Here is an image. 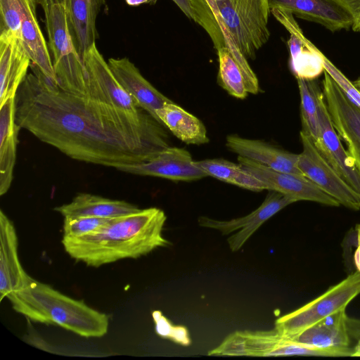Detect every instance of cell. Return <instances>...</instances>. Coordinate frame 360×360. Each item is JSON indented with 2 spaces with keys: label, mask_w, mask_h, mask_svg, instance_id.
<instances>
[{
  "label": "cell",
  "mask_w": 360,
  "mask_h": 360,
  "mask_svg": "<svg viewBox=\"0 0 360 360\" xmlns=\"http://www.w3.org/2000/svg\"><path fill=\"white\" fill-rule=\"evenodd\" d=\"M353 348L354 352L352 356H360V339L357 341Z\"/></svg>",
  "instance_id": "cell-38"
},
{
  "label": "cell",
  "mask_w": 360,
  "mask_h": 360,
  "mask_svg": "<svg viewBox=\"0 0 360 360\" xmlns=\"http://www.w3.org/2000/svg\"><path fill=\"white\" fill-rule=\"evenodd\" d=\"M322 90L333 124L360 172V108L326 71Z\"/></svg>",
  "instance_id": "cell-11"
},
{
  "label": "cell",
  "mask_w": 360,
  "mask_h": 360,
  "mask_svg": "<svg viewBox=\"0 0 360 360\" xmlns=\"http://www.w3.org/2000/svg\"><path fill=\"white\" fill-rule=\"evenodd\" d=\"M15 98L0 107V195L9 190L16 160L18 134L20 129L15 122Z\"/></svg>",
  "instance_id": "cell-24"
},
{
  "label": "cell",
  "mask_w": 360,
  "mask_h": 360,
  "mask_svg": "<svg viewBox=\"0 0 360 360\" xmlns=\"http://www.w3.org/2000/svg\"><path fill=\"white\" fill-rule=\"evenodd\" d=\"M166 219L165 213L160 208L140 209L111 219L93 233L63 237L62 244L72 258L90 266L136 259L170 245L162 235Z\"/></svg>",
  "instance_id": "cell-2"
},
{
  "label": "cell",
  "mask_w": 360,
  "mask_h": 360,
  "mask_svg": "<svg viewBox=\"0 0 360 360\" xmlns=\"http://www.w3.org/2000/svg\"><path fill=\"white\" fill-rule=\"evenodd\" d=\"M31 63L19 39L13 35H0V107L8 99L15 98Z\"/></svg>",
  "instance_id": "cell-20"
},
{
  "label": "cell",
  "mask_w": 360,
  "mask_h": 360,
  "mask_svg": "<svg viewBox=\"0 0 360 360\" xmlns=\"http://www.w3.org/2000/svg\"><path fill=\"white\" fill-rule=\"evenodd\" d=\"M356 233V248L354 251V262L358 271L360 272V224L355 227Z\"/></svg>",
  "instance_id": "cell-36"
},
{
  "label": "cell",
  "mask_w": 360,
  "mask_h": 360,
  "mask_svg": "<svg viewBox=\"0 0 360 360\" xmlns=\"http://www.w3.org/2000/svg\"><path fill=\"white\" fill-rule=\"evenodd\" d=\"M54 210L64 217H94L116 218L140 209L124 200H111L90 193H79L73 200Z\"/></svg>",
  "instance_id": "cell-25"
},
{
  "label": "cell",
  "mask_w": 360,
  "mask_h": 360,
  "mask_svg": "<svg viewBox=\"0 0 360 360\" xmlns=\"http://www.w3.org/2000/svg\"><path fill=\"white\" fill-rule=\"evenodd\" d=\"M21 13L20 41L32 63L56 82L48 43L37 18V6L40 0H18Z\"/></svg>",
  "instance_id": "cell-23"
},
{
  "label": "cell",
  "mask_w": 360,
  "mask_h": 360,
  "mask_svg": "<svg viewBox=\"0 0 360 360\" xmlns=\"http://www.w3.org/2000/svg\"><path fill=\"white\" fill-rule=\"evenodd\" d=\"M324 69L340 86L347 96L360 108V91L326 56Z\"/></svg>",
  "instance_id": "cell-33"
},
{
  "label": "cell",
  "mask_w": 360,
  "mask_h": 360,
  "mask_svg": "<svg viewBox=\"0 0 360 360\" xmlns=\"http://www.w3.org/2000/svg\"><path fill=\"white\" fill-rule=\"evenodd\" d=\"M21 13L18 0H0V35L21 39Z\"/></svg>",
  "instance_id": "cell-30"
},
{
  "label": "cell",
  "mask_w": 360,
  "mask_h": 360,
  "mask_svg": "<svg viewBox=\"0 0 360 360\" xmlns=\"http://www.w3.org/2000/svg\"><path fill=\"white\" fill-rule=\"evenodd\" d=\"M117 169L136 175L174 181H193L207 176L196 165L188 150L172 146L147 162L122 166Z\"/></svg>",
  "instance_id": "cell-15"
},
{
  "label": "cell",
  "mask_w": 360,
  "mask_h": 360,
  "mask_svg": "<svg viewBox=\"0 0 360 360\" xmlns=\"http://www.w3.org/2000/svg\"><path fill=\"white\" fill-rule=\"evenodd\" d=\"M195 162L207 176H212L223 182L235 185L243 168L239 163L224 159H207Z\"/></svg>",
  "instance_id": "cell-29"
},
{
  "label": "cell",
  "mask_w": 360,
  "mask_h": 360,
  "mask_svg": "<svg viewBox=\"0 0 360 360\" xmlns=\"http://www.w3.org/2000/svg\"><path fill=\"white\" fill-rule=\"evenodd\" d=\"M238 161L244 169L262 181L268 191H278L296 201L309 200L333 207L340 205L305 176L277 171L239 156Z\"/></svg>",
  "instance_id": "cell-12"
},
{
  "label": "cell",
  "mask_w": 360,
  "mask_h": 360,
  "mask_svg": "<svg viewBox=\"0 0 360 360\" xmlns=\"http://www.w3.org/2000/svg\"><path fill=\"white\" fill-rule=\"evenodd\" d=\"M157 0H150V4H155Z\"/></svg>",
  "instance_id": "cell-40"
},
{
  "label": "cell",
  "mask_w": 360,
  "mask_h": 360,
  "mask_svg": "<svg viewBox=\"0 0 360 360\" xmlns=\"http://www.w3.org/2000/svg\"><path fill=\"white\" fill-rule=\"evenodd\" d=\"M360 336V321L349 318L345 309L337 311L292 338L321 348L349 347L351 338Z\"/></svg>",
  "instance_id": "cell-18"
},
{
  "label": "cell",
  "mask_w": 360,
  "mask_h": 360,
  "mask_svg": "<svg viewBox=\"0 0 360 360\" xmlns=\"http://www.w3.org/2000/svg\"><path fill=\"white\" fill-rule=\"evenodd\" d=\"M15 96V122L68 157L116 169L147 162L171 146L163 124L89 95L63 91L34 63Z\"/></svg>",
  "instance_id": "cell-1"
},
{
  "label": "cell",
  "mask_w": 360,
  "mask_h": 360,
  "mask_svg": "<svg viewBox=\"0 0 360 360\" xmlns=\"http://www.w3.org/2000/svg\"><path fill=\"white\" fill-rule=\"evenodd\" d=\"M108 63L119 84L136 104L160 122L156 111L172 101L153 86L128 58H111Z\"/></svg>",
  "instance_id": "cell-16"
},
{
  "label": "cell",
  "mask_w": 360,
  "mask_h": 360,
  "mask_svg": "<svg viewBox=\"0 0 360 360\" xmlns=\"http://www.w3.org/2000/svg\"><path fill=\"white\" fill-rule=\"evenodd\" d=\"M152 316L155 331L160 336L169 338L181 345L188 346L191 344L189 334L185 327L173 326L160 311H153Z\"/></svg>",
  "instance_id": "cell-32"
},
{
  "label": "cell",
  "mask_w": 360,
  "mask_h": 360,
  "mask_svg": "<svg viewBox=\"0 0 360 360\" xmlns=\"http://www.w3.org/2000/svg\"><path fill=\"white\" fill-rule=\"evenodd\" d=\"M83 63L88 72V94L91 97L136 117L149 114L139 108L119 84L96 44L86 51Z\"/></svg>",
  "instance_id": "cell-9"
},
{
  "label": "cell",
  "mask_w": 360,
  "mask_h": 360,
  "mask_svg": "<svg viewBox=\"0 0 360 360\" xmlns=\"http://www.w3.org/2000/svg\"><path fill=\"white\" fill-rule=\"evenodd\" d=\"M226 146L239 157L277 171L304 176L297 166L298 154L279 148L264 141L231 134L226 137Z\"/></svg>",
  "instance_id": "cell-21"
},
{
  "label": "cell",
  "mask_w": 360,
  "mask_h": 360,
  "mask_svg": "<svg viewBox=\"0 0 360 360\" xmlns=\"http://www.w3.org/2000/svg\"><path fill=\"white\" fill-rule=\"evenodd\" d=\"M181 11L189 18L195 20L193 0H172Z\"/></svg>",
  "instance_id": "cell-35"
},
{
  "label": "cell",
  "mask_w": 360,
  "mask_h": 360,
  "mask_svg": "<svg viewBox=\"0 0 360 360\" xmlns=\"http://www.w3.org/2000/svg\"><path fill=\"white\" fill-rule=\"evenodd\" d=\"M56 83L67 92L87 95L89 76L70 33L60 0H40Z\"/></svg>",
  "instance_id": "cell-4"
},
{
  "label": "cell",
  "mask_w": 360,
  "mask_h": 360,
  "mask_svg": "<svg viewBox=\"0 0 360 360\" xmlns=\"http://www.w3.org/2000/svg\"><path fill=\"white\" fill-rule=\"evenodd\" d=\"M300 95L302 132L316 142L320 135L318 92L321 89L315 79L296 78Z\"/></svg>",
  "instance_id": "cell-27"
},
{
  "label": "cell",
  "mask_w": 360,
  "mask_h": 360,
  "mask_svg": "<svg viewBox=\"0 0 360 360\" xmlns=\"http://www.w3.org/2000/svg\"><path fill=\"white\" fill-rule=\"evenodd\" d=\"M295 202L297 201L288 195L278 191H269L261 205L246 216L228 221L200 217L198 221L199 226L217 230L224 236L235 232L228 238L227 241L231 250L236 252L265 221Z\"/></svg>",
  "instance_id": "cell-10"
},
{
  "label": "cell",
  "mask_w": 360,
  "mask_h": 360,
  "mask_svg": "<svg viewBox=\"0 0 360 360\" xmlns=\"http://www.w3.org/2000/svg\"><path fill=\"white\" fill-rule=\"evenodd\" d=\"M351 16L352 19V29L360 32V0H335Z\"/></svg>",
  "instance_id": "cell-34"
},
{
  "label": "cell",
  "mask_w": 360,
  "mask_h": 360,
  "mask_svg": "<svg viewBox=\"0 0 360 360\" xmlns=\"http://www.w3.org/2000/svg\"><path fill=\"white\" fill-rule=\"evenodd\" d=\"M269 5L270 9H282L331 32L349 30L352 26L349 14L335 0H269Z\"/></svg>",
  "instance_id": "cell-17"
},
{
  "label": "cell",
  "mask_w": 360,
  "mask_h": 360,
  "mask_svg": "<svg viewBox=\"0 0 360 360\" xmlns=\"http://www.w3.org/2000/svg\"><path fill=\"white\" fill-rule=\"evenodd\" d=\"M360 294V272L357 270L324 293L275 321V330L292 339L327 316L345 309Z\"/></svg>",
  "instance_id": "cell-7"
},
{
  "label": "cell",
  "mask_w": 360,
  "mask_h": 360,
  "mask_svg": "<svg viewBox=\"0 0 360 360\" xmlns=\"http://www.w3.org/2000/svg\"><path fill=\"white\" fill-rule=\"evenodd\" d=\"M20 262L15 226L3 210L0 211V300L22 288L30 281Z\"/></svg>",
  "instance_id": "cell-19"
},
{
  "label": "cell",
  "mask_w": 360,
  "mask_h": 360,
  "mask_svg": "<svg viewBox=\"0 0 360 360\" xmlns=\"http://www.w3.org/2000/svg\"><path fill=\"white\" fill-rule=\"evenodd\" d=\"M74 46L83 62L98 38L96 18L105 0H60Z\"/></svg>",
  "instance_id": "cell-22"
},
{
  "label": "cell",
  "mask_w": 360,
  "mask_h": 360,
  "mask_svg": "<svg viewBox=\"0 0 360 360\" xmlns=\"http://www.w3.org/2000/svg\"><path fill=\"white\" fill-rule=\"evenodd\" d=\"M162 124L186 144L201 145L209 142L204 124L172 101L156 111Z\"/></svg>",
  "instance_id": "cell-26"
},
{
  "label": "cell",
  "mask_w": 360,
  "mask_h": 360,
  "mask_svg": "<svg viewBox=\"0 0 360 360\" xmlns=\"http://www.w3.org/2000/svg\"><path fill=\"white\" fill-rule=\"evenodd\" d=\"M344 349L321 348L298 342L282 335L275 329L270 331H236L230 334L217 347L212 356H314L340 357Z\"/></svg>",
  "instance_id": "cell-5"
},
{
  "label": "cell",
  "mask_w": 360,
  "mask_h": 360,
  "mask_svg": "<svg viewBox=\"0 0 360 360\" xmlns=\"http://www.w3.org/2000/svg\"><path fill=\"white\" fill-rule=\"evenodd\" d=\"M320 135L314 144L339 175L360 195V172L346 150L328 112L323 90L318 92Z\"/></svg>",
  "instance_id": "cell-13"
},
{
  "label": "cell",
  "mask_w": 360,
  "mask_h": 360,
  "mask_svg": "<svg viewBox=\"0 0 360 360\" xmlns=\"http://www.w3.org/2000/svg\"><path fill=\"white\" fill-rule=\"evenodd\" d=\"M110 219L94 217H64L63 237L75 238L93 233Z\"/></svg>",
  "instance_id": "cell-31"
},
{
  "label": "cell",
  "mask_w": 360,
  "mask_h": 360,
  "mask_svg": "<svg viewBox=\"0 0 360 360\" xmlns=\"http://www.w3.org/2000/svg\"><path fill=\"white\" fill-rule=\"evenodd\" d=\"M271 13L290 34V65L295 77L311 80L319 77L325 70V56L305 37L292 13L277 8Z\"/></svg>",
  "instance_id": "cell-14"
},
{
  "label": "cell",
  "mask_w": 360,
  "mask_h": 360,
  "mask_svg": "<svg viewBox=\"0 0 360 360\" xmlns=\"http://www.w3.org/2000/svg\"><path fill=\"white\" fill-rule=\"evenodd\" d=\"M131 6H138L141 4L148 3L149 0H124Z\"/></svg>",
  "instance_id": "cell-37"
},
{
  "label": "cell",
  "mask_w": 360,
  "mask_h": 360,
  "mask_svg": "<svg viewBox=\"0 0 360 360\" xmlns=\"http://www.w3.org/2000/svg\"><path fill=\"white\" fill-rule=\"evenodd\" d=\"M236 47L247 59L269 40V0H215Z\"/></svg>",
  "instance_id": "cell-6"
},
{
  "label": "cell",
  "mask_w": 360,
  "mask_h": 360,
  "mask_svg": "<svg viewBox=\"0 0 360 360\" xmlns=\"http://www.w3.org/2000/svg\"><path fill=\"white\" fill-rule=\"evenodd\" d=\"M302 151L297 166L302 173L340 205L358 210L360 195L339 175L320 153L312 139L300 131Z\"/></svg>",
  "instance_id": "cell-8"
},
{
  "label": "cell",
  "mask_w": 360,
  "mask_h": 360,
  "mask_svg": "<svg viewBox=\"0 0 360 360\" xmlns=\"http://www.w3.org/2000/svg\"><path fill=\"white\" fill-rule=\"evenodd\" d=\"M217 51L219 58V84L233 97L245 98L248 91L243 73L236 61L226 47H219Z\"/></svg>",
  "instance_id": "cell-28"
},
{
  "label": "cell",
  "mask_w": 360,
  "mask_h": 360,
  "mask_svg": "<svg viewBox=\"0 0 360 360\" xmlns=\"http://www.w3.org/2000/svg\"><path fill=\"white\" fill-rule=\"evenodd\" d=\"M6 297L15 311L34 322L57 325L85 338H101L108 330L105 314L32 277Z\"/></svg>",
  "instance_id": "cell-3"
},
{
  "label": "cell",
  "mask_w": 360,
  "mask_h": 360,
  "mask_svg": "<svg viewBox=\"0 0 360 360\" xmlns=\"http://www.w3.org/2000/svg\"><path fill=\"white\" fill-rule=\"evenodd\" d=\"M353 84L356 87V89L360 91V78L356 79Z\"/></svg>",
  "instance_id": "cell-39"
}]
</instances>
